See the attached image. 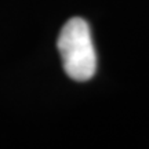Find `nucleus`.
Wrapping results in <instances>:
<instances>
[{
	"instance_id": "f257e3e1",
	"label": "nucleus",
	"mask_w": 149,
	"mask_h": 149,
	"mask_svg": "<svg viewBox=\"0 0 149 149\" xmlns=\"http://www.w3.org/2000/svg\"><path fill=\"white\" fill-rule=\"evenodd\" d=\"M57 47L65 73L76 81L90 80L97 70V54L88 24L79 17L70 18L58 36Z\"/></svg>"
}]
</instances>
